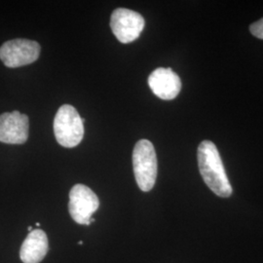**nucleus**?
I'll return each mask as SVG.
<instances>
[{"mask_svg":"<svg viewBox=\"0 0 263 263\" xmlns=\"http://www.w3.org/2000/svg\"><path fill=\"white\" fill-rule=\"evenodd\" d=\"M197 155L199 171L208 187L219 197H229L232 187L216 144L210 141H202Z\"/></svg>","mask_w":263,"mask_h":263,"instance_id":"obj_1","label":"nucleus"},{"mask_svg":"<svg viewBox=\"0 0 263 263\" xmlns=\"http://www.w3.org/2000/svg\"><path fill=\"white\" fill-rule=\"evenodd\" d=\"M133 167L136 181L144 192L151 191L155 185L157 178V156L151 141L141 140L133 151Z\"/></svg>","mask_w":263,"mask_h":263,"instance_id":"obj_2","label":"nucleus"},{"mask_svg":"<svg viewBox=\"0 0 263 263\" xmlns=\"http://www.w3.org/2000/svg\"><path fill=\"white\" fill-rule=\"evenodd\" d=\"M54 134L59 144L66 148L77 146L84 136V125L72 105H62L54 119Z\"/></svg>","mask_w":263,"mask_h":263,"instance_id":"obj_3","label":"nucleus"},{"mask_svg":"<svg viewBox=\"0 0 263 263\" xmlns=\"http://www.w3.org/2000/svg\"><path fill=\"white\" fill-rule=\"evenodd\" d=\"M41 47L36 41L13 39L0 47V60L7 67L27 66L37 61Z\"/></svg>","mask_w":263,"mask_h":263,"instance_id":"obj_4","label":"nucleus"},{"mask_svg":"<svg viewBox=\"0 0 263 263\" xmlns=\"http://www.w3.org/2000/svg\"><path fill=\"white\" fill-rule=\"evenodd\" d=\"M100 207V200L91 188L76 184L69 192L68 211L78 224L90 226L91 218Z\"/></svg>","mask_w":263,"mask_h":263,"instance_id":"obj_5","label":"nucleus"},{"mask_svg":"<svg viewBox=\"0 0 263 263\" xmlns=\"http://www.w3.org/2000/svg\"><path fill=\"white\" fill-rule=\"evenodd\" d=\"M145 26L141 14L132 10L118 8L114 10L110 19L113 34L121 43H131L140 37Z\"/></svg>","mask_w":263,"mask_h":263,"instance_id":"obj_6","label":"nucleus"},{"mask_svg":"<svg viewBox=\"0 0 263 263\" xmlns=\"http://www.w3.org/2000/svg\"><path fill=\"white\" fill-rule=\"evenodd\" d=\"M28 138V117L26 114L13 111L0 115V142L23 144Z\"/></svg>","mask_w":263,"mask_h":263,"instance_id":"obj_7","label":"nucleus"},{"mask_svg":"<svg viewBox=\"0 0 263 263\" xmlns=\"http://www.w3.org/2000/svg\"><path fill=\"white\" fill-rule=\"evenodd\" d=\"M148 85L153 94L165 101L174 100L181 90L180 78L172 68L155 69L148 77Z\"/></svg>","mask_w":263,"mask_h":263,"instance_id":"obj_8","label":"nucleus"},{"mask_svg":"<svg viewBox=\"0 0 263 263\" xmlns=\"http://www.w3.org/2000/svg\"><path fill=\"white\" fill-rule=\"evenodd\" d=\"M49 249L46 233L41 229L32 230L22 245L20 256L24 263H39L46 256Z\"/></svg>","mask_w":263,"mask_h":263,"instance_id":"obj_9","label":"nucleus"},{"mask_svg":"<svg viewBox=\"0 0 263 263\" xmlns=\"http://www.w3.org/2000/svg\"><path fill=\"white\" fill-rule=\"evenodd\" d=\"M250 31L255 37L263 39V18L251 25Z\"/></svg>","mask_w":263,"mask_h":263,"instance_id":"obj_10","label":"nucleus"},{"mask_svg":"<svg viewBox=\"0 0 263 263\" xmlns=\"http://www.w3.org/2000/svg\"><path fill=\"white\" fill-rule=\"evenodd\" d=\"M28 230H29V231H30V232H31V231H32V230H33V229H32V227H31V226H29V227H28Z\"/></svg>","mask_w":263,"mask_h":263,"instance_id":"obj_11","label":"nucleus"}]
</instances>
